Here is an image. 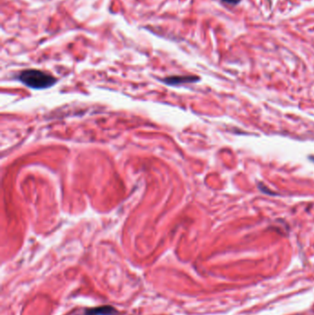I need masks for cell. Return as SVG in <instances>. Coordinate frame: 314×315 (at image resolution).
Listing matches in <instances>:
<instances>
[{"instance_id": "cell-2", "label": "cell", "mask_w": 314, "mask_h": 315, "mask_svg": "<svg viewBox=\"0 0 314 315\" xmlns=\"http://www.w3.org/2000/svg\"><path fill=\"white\" fill-rule=\"evenodd\" d=\"M198 81L199 79L195 76H173V77H168L162 80L165 84L171 85V86H177V85L192 83Z\"/></svg>"}, {"instance_id": "cell-4", "label": "cell", "mask_w": 314, "mask_h": 315, "mask_svg": "<svg viewBox=\"0 0 314 315\" xmlns=\"http://www.w3.org/2000/svg\"><path fill=\"white\" fill-rule=\"evenodd\" d=\"M223 2H225V3H228V4H237L240 0H222Z\"/></svg>"}, {"instance_id": "cell-3", "label": "cell", "mask_w": 314, "mask_h": 315, "mask_svg": "<svg viewBox=\"0 0 314 315\" xmlns=\"http://www.w3.org/2000/svg\"><path fill=\"white\" fill-rule=\"evenodd\" d=\"M117 311L113 306H101L97 308L86 310L85 315H116Z\"/></svg>"}, {"instance_id": "cell-1", "label": "cell", "mask_w": 314, "mask_h": 315, "mask_svg": "<svg viewBox=\"0 0 314 315\" xmlns=\"http://www.w3.org/2000/svg\"><path fill=\"white\" fill-rule=\"evenodd\" d=\"M18 80L33 89H44L54 86L57 80L50 74L38 69H26L18 76Z\"/></svg>"}]
</instances>
